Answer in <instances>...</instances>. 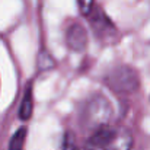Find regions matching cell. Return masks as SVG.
<instances>
[{
  "label": "cell",
  "instance_id": "1",
  "mask_svg": "<svg viewBox=\"0 0 150 150\" xmlns=\"http://www.w3.org/2000/svg\"><path fill=\"white\" fill-rule=\"evenodd\" d=\"M133 136L121 125L105 124L86 140L83 150H131Z\"/></svg>",
  "mask_w": 150,
  "mask_h": 150
},
{
  "label": "cell",
  "instance_id": "2",
  "mask_svg": "<svg viewBox=\"0 0 150 150\" xmlns=\"http://www.w3.org/2000/svg\"><path fill=\"white\" fill-rule=\"evenodd\" d=\"M112 115V108L108 99L103 96L96 95L85 103V108L82 111V122L88 128H99L105 124H109Z\"/></svg>",
  "mask_w": 150,
  "mask_h": 150
},
{
  "label": "cell",
  "instance_id": "3",
  "mask_svg": "<svg viewBox=\"0 0 150 150\" xmlns=\"http://www.w3.org/2000/svg\"><path fill=\"white\" fill-rule=\"evenodd\" d=\"M106 82L114 91L128 92V91H133L137 86V76L133 73L131 69L120 67V69L114 70L106 77Z\"/></svg>",
  "mask_w": 150,
  "mask_h": 150
},
{
  "label": "cell",
  "instance_id": "4",
  "mask_svg": "<svg viewBox=\"0 0 150 150\" xmlns=\"http://www.w3.org/2000/svg\"><path fill=\"white\" fill-rule=\"evenodd\" d=\"M86 31L83 29L82 25L79 23H73L69 31H67V44L71 50L74 51H82L86 47Z\"/></svg>",
  "mask_w": 150,
  "mask_h": 150
},
{
  "label": "cell",
  "instance_id": "5",
  "mask_svg": "<svg viewBox=\"0 0 150 150\" xmlns=\"http://www.w3.org/2000/svg\"><path fill=\"white\" fill-rule=\"evenodd\" d=\"M91 23L93 26V29L98 32V35L103 34L106 35V38L109 37V34H112V26H111V22L108 21V18L102 13V10L93 7V10L91 12Z\"/></svg>",
  "mask_w": 150,
  "mask_h": 150
},
{
  "label": "cell",
  "instance_id": "6",
  "mask_svg": "<svg viewBox=\"0 0 150 150\" xmlns=\"http://www.w3.org/2000/svg\"><path fill=\"white\" fill-rule=\"evenodd\" d=\"M34 98H32V86L28 85L25 93H23V99L21 103V109H19V117L22 121H26L31 115H32V109H34Z\"/></svg>",
  "mask_w": 150,
  "mask_h": 150
},
{
  "label": "cell",
  "instance_id": "7",
  "mask_svg": "<svg viewBox=\"0 0 150 150\" xmlns=\"http://www.w3.org/2000/svg\"><path fill=\"white\" fill-rule=\"evenodd\" d=\"M25 139H26V128L21 127L12 137L10 144H9V150H23L25 146Z\"/></svg>",
  "mask_w": 150,
  "mask_h": 150
},
{
  "label": "cell",
  "instance_id": "8",
  "mask_svg": "<svg viewBox=\"0 0 150 150\" xmlns=\"http://www.w3.org/2000/svg\"><path fill=\"white\" fill-rule=\"evenodd\" d=\"M77 6H79V10L82 15L89 16L95 7V0H77Z\"/></svg>",
  "mask_w": 150,
  "mask_h": 150
}]
</instances>
